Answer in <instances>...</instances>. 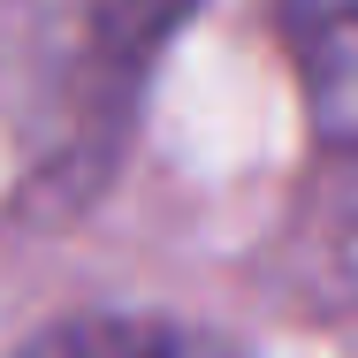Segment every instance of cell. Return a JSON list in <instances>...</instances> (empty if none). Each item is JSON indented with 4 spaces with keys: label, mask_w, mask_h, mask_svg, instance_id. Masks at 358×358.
<instances>
[{
    "label": "cell",
    "mask_w": 358,
    "mask_h": 358,
    "mask_svg": "<svg viewBox=\"0 0 358 358\" xmlns=\"http://www.w3.org/2000/svg\"><path fill=\"white\" fill-rule=\"evenodd\" d=\"M199 0H0V122L46 176H92L122 145L168 38Z\"/></svg>",
    "instance_id": "1"
},
{
    "label": "cell",
    "mask_w": 358,
    "mask_h": 358,
    "mask_svg": "<svg viewBox=\"0 0 358 358\" xmlns=\"http://www.w3.org/2000/svg\"><path fill=\"white\" fill-rule=\"evenodd\" d=\"M275 31L328 145L358 152V0H275Z\"/></svg>",
    "instance_id": "2"
},
{
    "label": "cell",
    "mask_w": 358,
    "mask_h": 358,
    "mask_svg": "<svg viewBox=\"0 0 358 358\" xmlns=\"http://www.w3.org/2000/svg\"><path fill=\"white\" fill-rule=\"evenodd\" d=\"M23 358H229V351L183 328H152V320H76V328L38 336Z\"/></svg>",
    "instance_id": "3"
}]
</instances>
